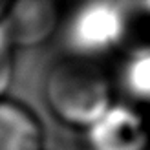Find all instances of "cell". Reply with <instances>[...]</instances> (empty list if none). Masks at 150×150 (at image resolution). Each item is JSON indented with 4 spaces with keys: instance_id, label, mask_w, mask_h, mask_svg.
<instances>
[{
    "instance_id": "obj_1",
    "label": "cell",
    "mask_w": 150,
    "mask_h": 150,
    "mask_svg": "<svg viewBox=\"0 0 150 150\" xmlns=\"http://www.w3.org/2000/svg\"><path fill=\"white\" fill-rule=\"evenodd\" d=\"M46 103L62 123L90 128L112 106L110 82L90 59L71 55L48 73Z\"/></svg>"
},
{
    "instance_id": "obj_7",
    "label": "cell",
    "mask_w": 150,
    "mask_h": 150,
    "mask_svg": "<svg viewBox=\"0 0 150 150\" xmlns=\"http://www.w3.org/2000/svg\"><path fill=\"white\" fill-rule=\"evenodd\" d=\"M9 4H11V0H0V20H2V17H4L6 9L9 7Z\"/></svg>"
},
{
    "instance_id": "obj_3",
    "label": "cell",
    "mask_w": 150,
    "mask_h": 150,
    "mask_svg": "<svg viewBox=\"0 0 150 150\" xmlns=\"http://www.w3.org/2000/svg\"><path fill=\"white\" fill-rule=\"evenodd\" d=\"M61 20L57 0H11L2 20L11 44L33 46L46 40Z\"/></svg>"
},
{
    "instance_id": "obj_6",
    "label": "cell",
    "mask_w": 150,
    "mask_h": 150,
    "mask_svg": "<svg viewBox=\"0 0 150 150\" xmlns=\"http://www.w3.org/2000/svg\"><path fill=\"white\" fill-rule=\"evenodd\" d=\"M125 81L136 97L150 101V50H143L132 57L125 71Z\"/></svg>"
},
{
    "instance_id": "obj_2",
    "label": "cell",
    "mask_w": 150,
    "mask_h": 150,
    "mask_svg": "<svg viewBox=\"0 0 150 150\" xmlns=\"http://www.w3.org/2000/svg\"><path fill=\"white\" fill-rule=\"evenodd\" d=\"M128 22L123 9L110 0H86L66 22V42L73 57L95 59L125 39Z\"/></svg>"
},
{
    "instance_id": "obj_5",
    "label": "cell",
    "mask_w": 150,
    "mask_h": 150,
    "mask_svg": "<svg viewBox=\"0 0 150 150\" xmlns=\"http://www.w3.org/2000/svg\"><path fill=\"white\" fill-rule=\"evenodd\" d=\"M40 123L24 104L0 97V150H42Z\"/></svg>"
},
{
    "instance_id": "obj_4",
    "label": "cell",
    "mask_w": 150,
    "mask_h": 150,
    "mask_svg": "<svg viewBox=\"0 0 150 150\" xmlns=\"http://www.w3.org/2000/svg\"><path fill=\"white\" fill-rule=\"evenodd\" d=\"M88 130L93 150H145L148 145L141 117L134 110L114 104Z\"/></svg>"
}]
</instances>
